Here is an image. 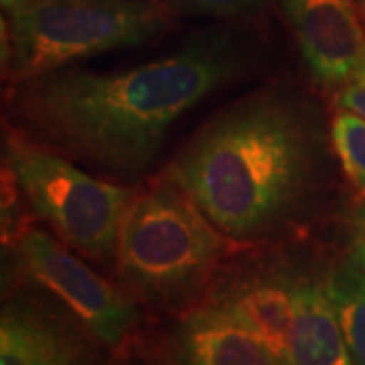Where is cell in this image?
Instances as JSON below:
<instances>
[{
	"instance_id": "cell-13",
	"label": "cell",
	"mask_w": 365,
	"mask_h": 365,
	"mask_svg": "<svg viewBox=\"0 0 365 365\" xmlns=\"http://www.w3.org/2000/svg\"><path fill=\"white\" fill-rule=\"evenodd\" d=\"M331 138L345 177L355 193L365 199V118L339 108L331 126Z\"/></svg>"
},
{
	"instance_id": "cell-4",
	"label": "cell",
	"mask_w": 365,
	"mask_h": 365,
	"mask_svg": "<svg viewBox=\"0 0 365 365\" xmlns=\"http://www.w3.org/2000/svg\"><path fill=\"white\" fill-rule=\"evenodd\" d=\"M170 25L158 0H29L2 23V78L9 86L69 63L138 47Z\"/></svg>"
},
{
	"instance_id": "cell-5",
	"label": "cell",
	"mask_w": 365,
	"mask_h": 365,
	"mask_svg": "<svg viewBox=\"0 0 365 365\" xmlns=\"http://www.w3.org/2000/svg\"><path fill=\"white\" fill-rule=\"evenodd\" d=\"M4 170L31 211L66 246L90 260L116 262L132 189L93 177L16 126L4 136Z\"/></svg>"
},
{
	"instance_id": "cell-11",
	"label": "cell",
	"mask_w": 365,
	"mask_h": 365,
	"mask_svg": "<svg viewBox=\"0 0 365 365\" xmlns=\"http://www.w3.org/2000/svg\"><path fill=\"white\" fill-rule=\"evenodd\" d=\"M282 365H355L325 284L299 278Z\"/></svg>"
},
{
	"instance_id": "cell-17",
	"label": "cell",
	"mask_w": 365,
	"mask_h": 365,
	"mask_svg": "<svg viewBox=\"0 0 365 365\" xmlns=\"http://www.w3.org/2000/svg\"><path fill=\"white\" fill-rule=\"evenodd\" d=\"M116 365H169V361H167L165 353H163L160 359H153V357L143 355V353L138 351H126L124 353V357L120 355V359H118Z\"/></svg>"
},
{
	"instance_id": "cell-1",
	"label": "cell",
	"mask_w": 365,
	"mask_h": 365,
	"mask_svg": "<svg viewBox=\"0 0 365 365\" xmlns=\"http://www.w3.org/2000/svg\"><path fill=\"white\" fill-rule=\"evenodd\" d=\"M244 71L223 45H191L120 71L59 69L11 86L19 130L110 177L148 169L170 128Z\"/></svg>"
},
{
	"instance_id": "cell-19",
	"label": "cell",
	"mask_w": 365,
	"mask_h": 365,
	"mask_svg": "<svg viewBox=\"0 0 365 365\" xmlns=\"http://www.w3.org/2000/svg\"><path fill=\"white\" fill-rule=\"evenodd\" d=\"M357 6H359V13H365V0H355Z\"/></svg>"
},
{
	"instance_id": "cell-8",
	"label": "cell",
	"mask_w": 365,
	"mask_h": 365,
	"mask_svg": "<svg viewBox=\"0 0 365 365\" xmlns=\"http://www.w3.org/2000/svg\"><path fill=\"white\" fill-rule=\"evenodd\" d=\"M100 341L73 314L11 297L0 313V365H108Z\"/></svg>"
},
{
	"instance_id": "cell-15",
	"label": "cell",
	"mask_w": 365,
	"mask_h": 365,
	"mask_svg": "<svg viewBox=\"0 0 365 365\" xmlns=\"http://www.w3.org/2000/svg\"><path fill=\"white\" fill-rule=\"evenodd\" d=\"M197 11L215 14H240L260 9L266 0H181Z\"/></svg>"
},
{
	"instance_id": "cell-12",
	"label": "cell",
	"mask_w": 365,
	"mask_h": 365,
	"mask_svg": "<svg viewBox=\"0 0 365 365\" xmlns=\"http://www.w3.org/2000/svg\"><path fill=\"white\" fill-rule=\"evenodd\" d=\"M355 365H365V272L351 262L333 266L323 278Z\"/></svg>"
},
{
	"instance_id": "cell-14",
	"label": "cell",
	"mask_w": 365,
	"mask_h": 365,
	"mask_svg": "<svg viewBox=\"0 0 365 365\" xmlns=\"http://www.w3.org/2000/svg\"><path fill=\"white\" fill-rule=\"evenodd\" d=\"M347 262L365 272V199L347 220Z\"/></svg>"
},
{
	"instance_id": "cell-7",
	"label": "cell",
	"mask_w": 365,
	"mask_h": 365,
	"mask_svg": "<svg viewBox=\"0 0 365 365\" xmlns=\"http://www.w3.org/2000/svg\"><path fill=\"white\" fill-rule=\"evenodd\" d=\"M282 11L317 81L341 90L365 79V26L355 0H282Z\"/></svg>"
},
{
	"instance_id": "cell-9",
	"label": "cell",
	"mask_w": 365,
	"mask_h": 365,
	"mask_svg": "<svg viewBox=\"0 0 365 365\" xmlns=\"http://www.w3.org/2000/svg\"><path fill=\"white\" fill-rule=\"evenodd\" d=\"M163 353L169 365H282L266 341L205 300L179 314Z\"/></svg>"
},
{
	"instance_id": "cell-3",
	"label": "cell",
	"mask_w": 365,
	"mask_h": 365,
	"mask_svg": "<svg viewBox=\"0 0 365 365\" xmlns=\"http://www.w3.org/2000/svg\"><path fill=\"white\" fill-rule=\"evenodd\" d=\"M225 237L191 197L160 177L132 197L118 240V278L150 309L181 314L199 304Z\"/></svg>"
},
{
	"instance_id": "cell-18",
	"label": "cell",
	"mask_w": 365,
	"mask_h": 365,
	"mask_svg": "<svg viewBox=\"0 0 365 365\" xmlns=\"http://www.w3.org/2000/svg\"><path fill=\"white\" fill-rule=\"evenodd\" d=\"M23 2H29V0H2V6L9 11V9H13L16 4H23Z\"/></svg>"
},
{
	"instance_id": "cell-16",
	"label": "cell",
	"mask_w": 365,
	"mask_h": 365,
	"mask_svg": "<svg viewBox=\"0 0 365 365\" xmlns=\"http://www.w3.org/2000/svg\"><path fill=\"white\" fill-rule=\"evenodd\" d=\"M337 104L339 108L351 110L355 114L365 118V79L353 81L349 86L341 88L337 96Z\"/></svg>"
},
{
	"instance_id": "cell-10",
	"label": "cell",
	"mask_w": 365,
	"mask_h": 365,
	"mask_svg": "<svg viewBox=\"0 0 365 365\" xmlns=\"http://www.w3.org/2000/svg\"><path fill=\"white\" fill-rule=\"evenodd\" d=\"M297 284L299 278L287 274H252L217 284L205 302L248 327L282 357L294 317Z\"/></svg>"
},
{
	"instance_id": "cell-20",
	"label": "cell",
	"mask_w": 365,
	"mask_h": 365,
	"mask_svg": "<svg viewBox=\"0 0 365 365\" xmlns=\"http://www.w3.org/2000/svg\"><path fill=\"white\" fill-rule=\"evenodd\" d=\"M361 19H364V26H365V13H361Z\"/></svg>"
},
{
	"instance_id": "cell-2",
	"label": "cell",
	"mask_w": 365,
	"mask_h": 365,
	"mask_svg": "<svg viewBox=\"0 0 365 365\" xmlns=\"http://www.w3.org/2000/svg\"><path fill=\"white\" fill-rule=\"evenodd\" d=\"M317 132L299 104L262 91L227 106L173 158L165 179L235 242L294 217L313 187Z\"/></svg>"
},
{
	"instance_id": "cell-6",
	"label": "cell",
	"mask_w": 365,
	"mask_h": 365,
	"mask_svg": "<svg viewBox=\"0 0 365 365\" xmlns=\"http://www.w3.org/2000/svg\"><path fill=\"white\" fill-rule=\"evenodd\" d=\"M14 254L29 280L49 292L108 349L120 351L134 341L143 313L126 288L116 287L43 230H25Z\"/></svg>"
}]
</instances>
